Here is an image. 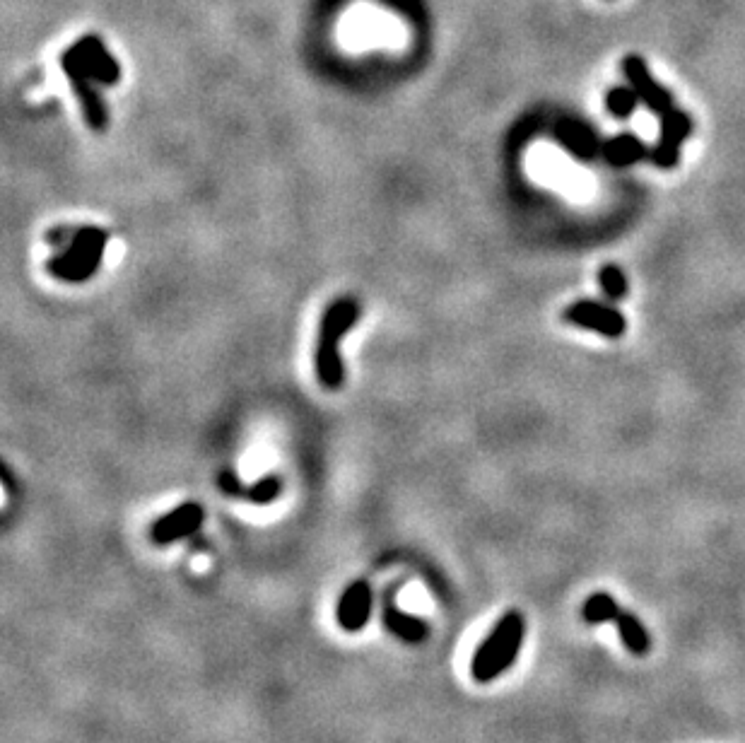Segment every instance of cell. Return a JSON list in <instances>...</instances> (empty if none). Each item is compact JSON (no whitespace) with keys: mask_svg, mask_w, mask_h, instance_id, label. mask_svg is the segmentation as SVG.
<instances>
[{"mask_svg":"<svg viewBox=\"0 0 745 743\" xmlns=\"http://www.w3.org/2000/svg\"><path fill=\"white\" fill-rule=\"evenodd\" d=\"M61 66L66 70L73 85L75 95H78L82 116H85L87 126L102 131L107 126V107L99 99L95 85H114L119 83L121 68L114 61V56L104 49L102 39L99 37H85L82 42L63 54Z\"/></svg>","mask_w":745,"mask_h":743,"instance_id":"1","label":"cell"},{"mask_svg":"<svg viewBox=\"0 0 745 743\" xmlns=\"http://www.w3.org/2000/svg\"><path fill=\"white\" fill-rule=\"evenodd\" d=\"M526 637V618L519 611H509L497 620L490 635L480 642L471 661V676L475 683H492L507 674L519 657Z\"/></svg>","mask_w":745,"mask_h":743,"instance_id":"2","label":"cell"},{"mask_svg":"<svg viewBox=\"0 0 745 743\" xmlns=\"http://www.w3.org/2000/svg\"><path fill=\"white\" fill-rule=\"evenodd\" d=\"M360 319V304L353 297H343L336 300L331 307L324 312L319 326V341H316V377L324 389L336 391L343 386L345 372L343 362L338 355V343L355 326V321Z\"/></svg>","mask_w":745,"mask_h":743,"instance_id":"3","label":"cell"},{"mask_svg":"<svg viewBox=\"0 0 745 743\" xmlns=\"http://www.w3.org/2000/svg\"><path fill=\"white\" fill-rule=\"evenodd\" d=\"M104 247H107V232L97 230V227H80L70 234V242L63 254L49 261V271L68 283H82L99 268Z\"/></svg>","mask_w":745,"mask_h":743,"instance_id":"4","label":"cell"},{"mask_svg":"<svg viewBox=\"0 0 745 743\" xmlns=\"http://www.w3.org/2000/svg\"><path fill=\"white\" fill-rule=\"evenodd\" d=\"M582 616L589 625L613 623L615 628H618L623 645L630 649L632 654L649 652L651 640H649L647 628H644V625L639 623V618L632 616V613L623 611V608L618 606V601H615L610 594H603V592L591 594L589 599L584 601Z\"/></svg>","mask_w":745,"mask_h":743,"instance_id":"5","label":"cell"},{"mask_svg":"<svg viewBox=\"0 0 745 743\" xmlns=\"http://www.w3.org/2000/svg\"><path fill=\"white\" fill-rule=\"evenodd\" d=\"M565 319L569 321V324L596 331L606 338H620L627 329V321L618 309L608 307V304L594 302V300L574 302L572 307L565 312Z\"/></svg>","mask_w":745,"mask_h":743,"instance_id":"6","label":"cell"},{"mask_svg":"<svg viewBox=\"0 0 745 743\" xmlns=\"http://www.w3.org/2000/svg\"><path fill=\"white\" fill-rule=\"evenodd\" d=\"M205 522V510L198 502H184L177 510L167 512L164 517L157 519L150 529L152 543L157 546H169L177 543L181 538H189L201 529Z\"/></svg>","mask_w":745,"mask_h":743,"instance_id":"7","label":"cell"},{"mask_svg":"<svg viewBox=\"0 0 745 743\" xmlns=\"http://www.w3.org/2000/svg\"><path fill=\"white\" fill-rule=\"evenodd\" d=\"M372 606V587H369V582H365V579H357V582L345 587V592L340 594V601L336 606L338 625L345 633H360V630L367 628L369 618H372Z\"/></svg>","mask_w":745,"mask_h":743,"instance_id":"8","label":"cell"},{"mask_svg":"<svg viewBox=\"0 0 745 743\" xmlns=\"http://www.w3.org/2000/svg\"><path fill=\"white\" fill-rule=\"evenodd\" d=\"M623 70H625V78L630 80V85L635 87L639 99H642V104L651 111V114L664 116L666 111L673 109L671 92L651 78L647 63H644L642 56H627L623 63Z\"/></svg>","mask_w":745,"mask_h":743,"instance_id":"9","label":"cell"},{"mask_svg":"<svg viewBox=\"0 0 745 743\" xmlns=\"http://www.w3.org/2000/svg\"><path fill=\"white\" fill-rule=\"evenodd\" d=\"M381 620H384V628L389 630L393 637H398L401 642L408 645H420L430 635V625L418 616H410V613L401 611L393 599V594L384 596V611H381Z\"/></svg>","mask_w":745,"mask_h":743,"instance_id":"10","label":"cell"},{"mask_svg":"<svg viewBox=\"0 0 745 743\" xmlns=\"http://www.w3.org/2000/svg\"><path fill=\"white\" fill-rule=\"evenodd\" d=\"M557 140H560L565 148L572 152L577 160H594L596 155H601L603 152V143L598 140V136L594 131H591V126L582 124V121H574V119H565L560 121V126H557Z\"/></svg>","mask_w":745,"mask_h":743,"instance_id":"11","label":"cell"},{"mask_svg":"<svg viewBox=\"0 0 745 743\" xmlns=\"http://www.w3.org/2000/svg\"><path fill=\"white\" fill-rule=\"evenodd\" d=\"M649 152L651 150L637 136H632V133H620V136L608 138L606 143H603L601 155L606 157L608 165L630 167L642 162L644 157H649Z\"/></svg>","mask_w":745,"mask_h":743,"instance_id":"12","label":"cell"},{"mask_svg":"<svg viewBox=\"0 0 745 743\" xmlns=\"http://www.w3.org/2000/svg\"><path fill=\"white\" fill-rule=\"evenodd\" d=\"M692 131V121L690 116L685 114V111H680L673 107L671 111H666L664 116H661V140L668 145H683L685 138L690 136Z\"/></svg>","mask_w":745,"mask_h":743,"instance_id":"13","label":"cell"},{"mask_svg":"<svg viewBox=\"0 0 745 743\" xmlns=\"http://www.w3.org/2000/svg\"><path fill=\"white\" fill-rule=\"evenodd\" d=\"M642 102L637 95L635 87H613V90L608 92L606 97V107L610 114L615 116V119H627V116L635 114L637 104Z\"/></svg>","mask_w":745,"mask_h":743,"instance_id":"14","label":"cell"},{"mask_svg":"<svg viewBox=\"0 0 745 743\" xmlns=\"http://www.w3.org/2000/svg\"><path fill=\"white\" fill-rule=\"evenodd\" d=\"M598 283H601L608 300L618 302L627 297V280L618 266H603L601 273H598Z\"/></svg>","mask_w":745,"mask_h":743,"instance_id":"15","label":"cell"},{"mask_svg":"<svg viewBox=\"0 0 745 743\" xmlns=\"http://www.w3.org/2000/svg\"><path fill=\"white\" fill-rule=\"evenodd\" d=\"M280 490H283V485H280V478L278 476H266V478H261L258 483L251 485L249 500L254 502V505H268V502H273L275 497L280 495Z\"/></svg>","mask_w":745,"mask_h":743,"instance_id":"16","label":"cell"},{"mask_svg":"<svg viewBox=\"0 0 745 743\" xmlns=\"http://www.w3.org/2000/svg\"><path fill=\"white\" fill-rule=\"evenodd\" d=\"M649 160L654 162L656 167H661V169H671V167H676V165H678V160H680V148H678V145H668V143H664V140H659V143H656L654 148H651V152H649Z\"/></svg>","mask_w":745,"mask_h":743,"instance_id":"17","label":"cell"}]
</instances>
